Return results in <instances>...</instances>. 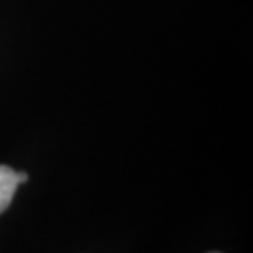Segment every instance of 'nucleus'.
<instances>
[{"instance_id": "1", "label": "nucleus", "mask_w": 253, "mask_h": 253, "mask_svg": "<svg viewBox=\"0 0 253 253\" xmlns=\"http://www.w3.org/2000/svg\"><path fill=\"white\" fill-rule=\"evenodd\" d=\"M28 181V175L23 171H13L4 165H0V213L9 209V205L15 196V190L19 184Z\"/></svg>"}]
</instances>
